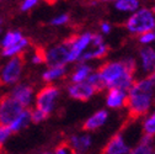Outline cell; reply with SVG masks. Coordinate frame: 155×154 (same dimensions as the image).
Returning a JSON list of instances; mask_svg holds the SVG:
<instances>
[{
	"label": "cell",
	"instance_id": "6da1fadb",
	"mask_svg": "<svg viewBox=\"0 0 155 154\" xmlns=\"http://www.w3.org/2000/svg\"><path fill=\"white\" fill-rule=\"evenodd\" d=\"M155 84L150 80V78L142 79L135 82L133 86L128 91L126 107L128 109V116L130 120H138L139 117L147 115L151 107L153 100V91Z\"/></svg>",
	"mask_w": 155,
	"mask_h": 154
},
{
	"label": "cell",
	"instance_id": "7a4b0ae2",
	"mask_svg": "<svg viewBox=\"0 0 155 154\" xmlns=\"http://www.w3.org/2000/svg\"><path fill=\"white\" fill-rule=\"evenodd\" d=\"M97 73L102 78V80L106 84V88H118L126 91H129V89L133 86V74L128 70L124 62H111L102 64Z\"/></svg>",
	"mask_w": 155,
	"mask_h": 154
},
{
	"label": "cell",
	"instance_id": "3957f363",
	"mask_svg": "<svg viewBox=\"0 0 155 154\" xmlns=\"http://www.w3.org/2000/svg\"><path fill=\"white\" fill-rule=\"evenodd\" d=\"M155 12L143 8L135 11L126 21V28L133 35H144L155 30Z\"/></svg>",
	"mask_w": 155,
	"mask_h": 154
},
{
	"label": "cell",
	"instance_id": "277c9868",
	"mask_svg": "<svg viewBox=\"0 0 155 154\" xmlns=\"http://www.w3.org/2000/svg\"><path fill=\"white\" fill-rule=\"evenodd\" d=\"M25 107L17 102L11 96H5L0 100V125L10 126L20 115Z\"/></svg>",
	"mask_w": 155,
	"mask_h": 154
},
{
	"label": "cell",
	"instance_id": "5b68a950",
	"mask_svg": "<svg viewBox=\"0 0 155 154\" xmlns=\"http://www.w3.org/2000/svg\"><path fill=\"white\" fill-rule=\"evenodd\" d=\"M91 42H92V33L90 32L83 33L80 36H73V37H69L68 40H65L64 43L70 48L69 63L80 59L83 53L91 45Z\"/></svg>",
	"mask_w": 155,
	"mask_h": 154
},
{
	"label": "cell",
	"instance_id": "8992f818",
	"mask_svg": "<svg viewBox=\"0 0 155 154\" xmlns=\"http://www.w3.org/2000/svg\"><path fill=\"white\" fill-rule=\"evenodd\" d=\"M59 96V90L53 85H47L38 91L36 96V109L43 111L45 113L49 115L55 105V101Z\"/></svg>",
	"mask_w": 155,
	"mask_h": 154
},
{
	"label": "cell",
	"instance_id": "52a82bcc",
	"mask_svg": "<svg viewBox=\"0 0 155 154\" xmlns=\"http://www.w3.org/2000/svg\"><path fill=\"white\" fill-rule=\"evenodd\" d=\"M24 65H25L24 55L18 54V55L12 57V58L5 64V67L2 70V75H0L2 82L5 83V84H14V83H16L18 79H20V76H21Z\"/></svg>",
	"mask_w": 155,
	"mask_h": 154
},
{
	"label": "cell",
	"instance_id": "ba28073f",
	"mask_svg": "<svg viewBox=\"0 0 155 154\" xmlns=\"http://www.w3.org/2000/svg\"><path fill=\"white\" fill-rule=\"evenodd\" d=\"M70 48L63 42L62 45H57L47 51V64L51 67H65L69 63Z\"/></svg>",
	"mask_w": 155,
	"mask_h": 154
},
{
	"label": "cell",
	"instance_id": "9c48e42d",
	"mask_svg": "<svg viewBox=\"0 0 155 154\" xmlns=\"http://www.w3.org/2000/svg\"><path fill=\"white\" fill-rule=\"evenodd\" d=\"M68 94L70 98L79 100V101H87L92 95L96 94L95 89L87 83V82H81V83H74L68 88Z\"/></svg>",
	"mask_w": 155,
	"mask_h": 154
},
{
	"label": "cell",
	"instance_id": "30bf717a",
	"mask_svg": "<svg viewBox=\"0 0 155 154\" xmlns=\"http://www.w3.org/2000/svg\"><path fill=\"white\" fill-rule=\"evenodd\" d=\"M129 152L130 148L126 143L123 136L121 133H117L105 146L102 154H129Z\"/></svg>",
	"mask_w": 155,
	"mask_h": 154
},
{
	"label": "cell",
	"instance_id": "8fae6325",
	"mask_svg": "<svg viewBox=\"0 0 155 154\" xmlns=\"http://www.w3.org/2000/svg\"><path fill=\"white\" fill-rule=\"evenodd\" d=\"M11 98L20 102L25 109L30 106L33 96V88L28 84H18L11 91Z\"/></svg>",
	"mask_w": 155,
	"mask_h": 154
},
{
	"label": "cell",
	"instance_id": "7c38bea8",
	"mask_svg": "<svg viewBox=\"0 0 155 154\" xmlns=\"http://www.w3.org/2000/svg\"><path fill=\"white\" fill-rule=\"evenodd\" d=\"M127 96H128V91L118 88H111L108 89L106 96V104L111 109H120L122 106H126Z\"/></svg>",
	"mask_w": 155,
	"mask_h": 154
},
{
	"label": "cell",
	"instance_id": "4fadbf2b",
	"mask_svg": "<svg viewBox=\"0 0 155 154\" xmlns=\"http://www.w3.org/2000/svg\"><path fill=\"white\" fill-rule=\"evenodd\" d=\"M108 119V113L106 110H101V111H96L92 116H90L83 125V129L87 131V132H92L99 129L100 127H102L105 125V122Z\"/></svg>",
	"mask_w": 155,
	"mask_h": 154
},
{
	"label": "cell",
	"instance_id": "5bb4252c",
	"mask_svg": "<svg viewBox=\"0 0 155 154\" xmlns=\"http://www.w3.org/2000/svg\"><path fill=\"white\" fill-rule=\"evenodd\" d=\"M139 55L142 61V68L144 69V72L149 74L155 73V49L150 47L142 48Z\"/></svg>",
	"mask_w": 155,
	"mask_h": 154
},
{
	"label": "cell",
	"instance_id": "9a60e30c",
	"mask_svg": "<svg viewBox=\"0 0 155 154\" xmlns=\"http://www.w3.org/2000/svg\"><path fill=\"white\" fill-rule=\"evenodd\" d=\"M70 146L76 150V152H85L90 148L91 146V137L89 134H81V136H78V134H74V136L70 137L69 139Z\"/></svg>",
	"mask_w": 155,
	"mask_h": 154
},
{
	"label": "cell",
	"instance_id": "2e32d148",
	"mask_svg": "<svg viewBox=\"0 0 155 154\" xmlns=\"http://www.w3.org/2000/svg\"><path fill=\"white\" fill-rule=\"evenodd\" d=\"M28 122H31V111L27 110V109H25L22 111V113L9 127H10V129H11L12 133H16V132L20 131V129L25 128L28 125Z\"/></svg>",
	"mask_w": 155,
	"mask_h": 154
},
{
	"label": "cell",
	"instance_id": "e0dca14e",
	"mask_svg": "<svg viewBox=\"0 0 155 154\" xmlns=\"http://www.w3.org/2000/svg\"><path fill=\"white\" fill-rule=\"evenodd\" d=\"M108 52V47L104 43L102 46H99V47H95L94 49H90V51H85L81 55L80 61L81 62H85V61H89V59H100L102 57H105Z\"/></svg>",
	"mask_w": 155,
	"mask_h": 154
},
{
	"label": "cell",
	"instance_id": "ac0fdd59",
	"mask_svg": "<svg viewBox=\"0 0 155 154\" xmlns=\"http://www.w3.org/2000/svg\"><path fill=\"white\" fill-rule=\"evenodd\" d=\"M92 74V69L90 65H86V64H81L79 65L75 72L73 73L71 75V82L73 83H81V82H86L87 78Z\"/></svg>",
	"mask_w": 155,
	"mask_h": 154
},
{
	"label": "cell",
	"instance_id": "d6986e66",
	"mask_svg": "<svg viewBox=\"0 0 155 154\" xmlns=\"http://www.w3.org/2000/svg\"><path fill=\"white\" fill-rule=\"evenodd\" d=\"M114 8L123 12H135L139 8V2L138 0H118L116 2Z\"/></svg>",
	"mask_w": 155,
	"mask_h": 154
},
{
	"label": "cell",
	"instance_id": "ffe728a7",
	"mask_svg": "<svg viewBox=\"0 0 155 154\" xmlns=\"http://www.w3.org/2000/svg\"><path fill=\"white\" fill-rule=\"evenodd\" d=\"M27 46H28V40L24 37L18 43H16V45H14V46H11L9 48H4L3 49V55H5V57H15V55H18Z\"/></svg>",
	"mask_w": 155,
	"mask_h": 154
},
{
	"label": "cell",
	"instance_id": "44dd1931",
	"mask_svg": "<svg viewBox=\"0 0 155 154\" xmlns=\"http://www.w3.org/2000/svg\"><path fill=\"white\" fill-rule=\"evenodd\" d=\"M64 74H65V67H51L43 73L42 79L45 82H53L63 76Z\"/></svg>",
	"mask_w": 155,
	"mask_h": 154
},
{
	"label": "cell",
	"instance_id": "7402d4cb",
	"mask_svg": "<svg viewBox=\"0 0 155 154\" xmlns=\"http://www.w3.org/2000/svg\"><path fill=\"white\" fill-rule=\"evenodd\" d=\"M22 33L18 31H10L5 35L4 40H3V48H9L16 43H18L22 40Z\"/></svg>",
	"mask_w": 155,
	"mask_h": 154
},
{
	"label": "cell",
	"instance_id": "603a6c76",
	"mask_svg": "<svg viewBox=\"0 0 155 154\" xmlns=\"http://www.w3.org/2000/svg\"><path fill=\"white\" fill-rule=\"evenodd\" d=\"M94 89H95V91L96 92H99V91H102L105 88H106V84H105V82L102 80V78L100 76V74L96 72V73H92L89 78H87V80H86Z\"/></svg>",
	"mask_w": 155,
	"mask_h": 154
},
{
	"label": "cell",
	"instance_id": "cb8c5ba5",
	"mask_svg": "<svg viewBox=\"0 0 155 154\" xmlns=\"http://www.w3.org/2000/svg\"><path fill=\"white\" fill-rule=\"evenodd\" d=\"M143 131L144 134H148L151 137L155 136V111L143 122Z\"/></svg>",
	"mask_w": 155,
	"mask_h": 154
},
{
	"label": "cell",
	"instance_id": "d4e9b609",
	"mask_svg": "<svg viewBox=\"0 0 155 154\" xmlns=\"http://www.w3.org/2000/svg\"><path fill=\"white\" fill-rule=\"evenodd\" d=\"M47 62V51L42 47H37L35 51V54L32 57V63L35 64H41Z\"/></svg>",
	"mask_w": 155,
	"mask_h": 154
},
{
	"label": "cell",
	"instance_id": "484cf974",
	"mask_svg": "<svg viewBox=\"0 0 155 154\" xmlns=\"http://www.w3.org/2000/svg\"><path fill=\"white\" fill-rule=\"evenodd\" d=\"M47 117H48V115L41 110H38V109H35L31 111V121L33 123H40V122L45 121Z\"/></svg>",
	"mask_w": 155,
	"mask_h": 154
},
{
	"label": "cell",
	"instance_id": "4316f807",
	"mask_svg": "<svg viewBox=\"0 0 155 154\" xmlns=\"http://www.w3.org/2000/svg\"><path fill=\"white\" fill-rule=\"evenodd\" d=\"M151 153H153L151 146L143 144V143H139L137 147L130 149V152H129V154H151Z\"/></svg>",
	"mask_w": 155,
	"mask_h": 154
},
{
	"label": "cell",
	"instance_id": "83f0119b",
	"mask_svg": "<svg viewBox=\"0 0 155 154\" xmlns=\"http://www.w3.org/2000/svg\"><path fill=\"white\" fill-rule=\"evenodd\" d=\"M74 150L75 149L70 146L69 142H62L59 146L55 148V153L54 154H73Z\"/></svg>",
	"mask_w": 155,
	"mask_h": 154
},
{
	"label": "cell",
	"instance_id": "f1b7e54d",
	"mask_svg": "<svg viewBox=\"0 0 155 154\" xmlns=\"http://www.w3.org/2000/svg\"><path fill=\"white\" fill-rule=\"evenodd\" d=\"M11 129L9 126H2L0 125V149H2V147L4 146V143L6 142V139L9 138V136L11 134Z\"/></svg>",
	"mask_w": 155,
	"mask_h": 154
},
{
	"label": "cell",
	"instance_id": "f546056e",
	"mask_svg": "<svg viewBox=\"0 0 155 154\" xmlns=\"http://www.w3.org/2000/svg\"><path fill=\"white\" fill-rule=\"evenodd\" d=\"M155 41V31H151V32H147L142 36H139V42L143 43V45H147V43H151Z\"/></svg>",
	"mask_w": 155,
	"mask_h": 154
},
{
	"label": "cell",
	"instance_id": "4dcf8cb0",
	"mask_svg": "<svg viewBox=\"0 0 155 154\" xmlns=\"http://www.w3.org/2000/svg\"><path fill=\"white\" fill-rule=\"evenodd\" d=\"M69 15L68 14H63V15H61V16H58V17H54L53 20L51 21V24L52 25H54V26H59V25H64V24H67L68 21H69Z\"/></svg>",
	"mask_w": 155,
	"mask_h": 154
},
{
	"label": "cell",
	"instance_id": "1f68e13d",
	"mask_svg": "<svg viewBox=\"0 0 155 154\" xmlns=\"http://www.w3.org/2000/svg\"><path fill=\"white\" fill-rule=\"evenodd\" d=\"M37 3H38V0H24V3H22V5H21V10H22V11H28V10L32 9Z\"/></svg>",
	"mask_w": 155,
	"mask_h": 154
},
{
	"label": "cell",
	"instance_id": "d6a6232c",
	"mask_svg": "<svg viewBox=\"0 0 155 154\" xmlns=\"http://www.w3.org/2000/svg\"><path fill=\"white\" fill-rule=\"evenodd\" d=\"M91 45L94 46V47H99V46H102L104 45V38L100 36V35H92V42H91Z\"/></svg>",
	"mask_w": 155,
	"mask_h": 154
},
{
	"label": "cell",
	"instance_id": "836d02e7",
	"mask_svg": "<svg viewBox=\"0 0 155 154\" xmlns=\"http://www.w3.org/2000/svg\"><path fill=\"white\" fill-rule=\"evenodd\" d=\"M101 31H102L104 33H110V32H111V26H110V24L102 22V24H101Z\"/></svg>",
	"mask_w": 155,
	"mask_h": 154
},
{
	"label": "cell",
	"instance_id": "e575fe53",
	"mask_svg": "<svg viewBox=\"0 0 155 154\" xmlns=\"http://www.w3.org/2000/svg\"><path fill=\"white\" fill-rule=\"evenodd\" d=\"M149 78H150V80L155 84V73H151V74H149Z\"/></svg>",
	"mask_w": 155,
	"mask_h": 154
},
{
	"label": "cell",
	"instance_id": "d590c367",
	"mask_svg": "<svg viewBox=\"0 0 155 154\" xmlns=\"http://www.w3.org/2000/svg\"><path fill=\"white\" fill-rule=\"evenodd\" d=\"M57 2H58V0H46V3L49 4V5H54Z\"/></svg>",
	"mask_w": 155,
	"mask_h": 154
},
{
	"label": "cell",
	"instance_id": "8d00e7d4",
	"mask_svg": "<svg viewBox=\"0 0 155 154\" xmlns=\"http://www.w3.org/2000/svg\"><path fill=\"white\" fill-rule=\"evenodd\" d=\"M102 3H110V2H118V0H100Z\"/></svg>",
	"mask_w": 155,
	"mask_h": 154
},
{
	"label": "cell",
	"instance_id": "74e56055",
	"mask_svg": "<svg viewBox=\"0 0 155 154\" xmlns=\"http://www.w3.org/2000/svg\"><path fill=\"white\" fill-rule=\"evenodd\" d=\"M41 154H52V153H48V152H46V153H41Z\"/></svg>",
	"mask_w": 155,
	"mask_h": 154
},
{
	"label": "cell",
	"instance_id": "f35d334b",
	"mask_svg": "<svg viewBox=\"0 0 155 154\" xmlns=\"http://www.w3.org/2000/svg\"><path fill=\"white\" fill-rule=\"evenodd\" d=\"M153 11H154V12H155V8H154V9H153Z\"/></svg>",
	"mask_w": 155,
	"mask_h": 154
},
{
	"label": "cell",
	"instance_id": "ab89813d",
	"mask_svg": "<svg viewBox=\"0 0 155 154\" xmlns=\"http://www.w3.org/2000/svg\"><path fill=\"white\" fill-rule=\"evenodd\" d=\"M151 154H155V152H153V153H151Z\"/></svg>",
	"mask_w": 155,
	"mask_h": 154
},
{
	"label": "cell",
	"instance_id": "60d3db41",
	"mask_svg": "<svg viewBox=\"0 0 155 154\" xmlns=\"http://www.w3.org/2000/svg\"><path fill=\"white\" fill-rule=\"evenodd\" d=\"M154 104H155V99H154Z\"/></svg>",
	"mask_w": 155,
	"mask_h": 154
}]
</instances>
